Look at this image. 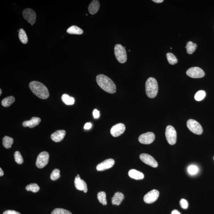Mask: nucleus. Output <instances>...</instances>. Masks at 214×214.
<instances>
[{"instance_id": "obj_1", "label": "nucleus", "mask_w": 214, "mask_h": 214, "mask_svg": "<svg viewBox=\"0 0 214 214\" xmlns=\"http://www.w3.org/2000/svg\"><path fill=\"white\" fill-rule=\"evenodd\" d=\"M96 81L100 87L109 93L113 94L116 92V86L113 81L103 74H100L97 76Z\"/></svg>"}, {"instance_id": "obj_2", "label": "nucleus", "mask_w": 214, "mask_h": 214, "mask_svg": "<svg viewBox=\"0 0 214 214\" xmlns=\"http://www.w3.org/2000/svg\"><path fill=\"white\" fill-rule=\"evenodd\" d=\"M29 87L33 93L42 99H46L49 96L48 89L42 83L37 81H31Z\"/></svg>"}, {"instance_id": "obj_3", "label": "nucleus", "mask_w": 214, "mask_h": 214, "mask_svg": "<svg viewBox=\"0 0 214 214\" xmlns=\"http://www.w3.org/2000/svg\"><path fill=\"white\" fill-rule=\"evenodd\" d=\"M145 92L149 98H155L158 91L157 80L153 77H150L145 83Z\"/></svg>"}, {"instance_id": "obj_4", "label": "nucleus", "mask_w": 214, "mask_h": 214, "mask_svg": "<svg viewBox=\"0 0 214 214\" xmlns=\"http://www.w3.org/2000/svg\"><path fill=\"white\" fill-rule=\"evenodd\" d=\"M115 57L118 61L121 63H124L127 60L126 51L123 46L120 44H117L114 47Z\"/></svg>"}, {"instance_id": "obj_5", "label": "nucleus", "mask_w": 214, "mask_h": 214, "mask_svg": "<svg viewBox=\"0 0 214 214\" xmlns=\"http://www.w3.org/2000/svg\"><path fill=\"white\" fill-rule=\"evenodd\" d=\"M165 136L167 141L170 145H174L177 141V132L172 126L168 125L165 131Z\"/></svg>"}, {"instance_id": "obj_6", "label": "nucleus", "mask_w": 214, "mask_h": 214, "mask_svg": "<svg viewBox=\"0 0 214 214\" xmlns=\"http://www.w3.org/2000/svg\"><path fill=\"white\" fill-rule=\"evenodd\" d=\"M187 126L189 129L195 134L200 135L203 133V128L201 124L195 120L189 119L187 122Z\"/></svg>"}, {"instance_id": "obj_7", "label": "nucleus", "mask_w": 214, "mask_h": 214, "mask_svg": "<svg viewBox=\"0 0 214 214\" xmlns=\"http://www.w3.org/2000/svg\"><path fill=\"white\" fill-rule=\"evenodd\" d=\"M49 154L47 151H42L39 154L36 162L38 168H42L46 166L49 161Z\"/></svg>"}, {"instance_id": "obj_8", "label": "nucleus", "mask_w": 214, "mask_h": 214, "mask_svg": "<svg viewBox=\"0 0 214 214\" xmlns=\"http://www.w3.org/2000/svg\"><path fill=\"white\" fill-rule=\"evenodd\" d=\"M187 75L193 78H200L204 76L205 73L202 69L199 67L189 68L186 72Z\"/></svg>"}, {"instance_id": "obj_9", "label": "nucleus", "mask_w": 214, "mask_h": 214, "mask_svg": "<svg viewBox=\"0 0 214 214\" xmlns=\"http://www.w3.org/2000/svg\"><path fill=\"white\" fill-rule=\"evenodd\" d=\"M23 16L24 19L32 25L36 22V14L34 10L31 8H26L24 10L23 12Z\"/></svg>"}, {"instance_id": "obj_10", "label": "nucleus", "mask_w": 214, "mask_h": 214, "mask_svg": "<svg viewBox=\"0 0 214 214\" xmlns=\"http://www.w3.org/2000/svg\"><path fill=\"white\" fill-rule=\"evenodd\" d=\"M155 139V135L152 132H147L140 136L139 141L141 143L149 145L152 143Z\"/></svg>"}, {"instance_id": "obj_11", "label": "nucleus", "mask_w": 214, "mask_h": 214, "mask_svg": "<svg viewBox=\"0 0 214 214\" xmlns=\"http://www.w3.org/2000/svg\"><path fill=\"white\" fill-rule=\"evenodd\" d=\"M159 193L156 189H153L145 194L144 197V201L145 203L150 204L155 202L159 196Z\"/></svg>"}, {"instance_id": "obj_12", "label": "nucleus", "mask_w": 214, "mask_h": 214, "mask_svg": "<svg viewBox=\"0 0 214 214\" xmlns=\"http://www.w3.org/2000/svg\"><path fill=\"white\" fill-rule=\"evenodd\" d=\"M140 158L144 163L150 165L153 167L156 168L158 166V163L154 157L148 154H142L140 156Z\"/></svg>"}, {"instance_id": "obj_13", "label": "nucleus", "mask_w": 214, "mask_h": 214, "mask_svg": "<svg viewBox=\"0 0 214 214\" xmlns=\"http://www.w3.org/2000/svg\"><path fill=\"white\" fill-rule=\"evenodd\" d=\"M125 129V125L122 123L115 124L111 129V134L113 137H118L124 133Z\"/></svg>"}, {"instance_id": "obj_14", "label": "nucleus", "mask_w": 214, "mask_h": 214, "mask_svg": "<svg viewBox=\"0 0 214 214\" xmlns=\"http://www.w3.org/2000/svg\"><path fill=\"white\" fill-rule=\"evenodd\" d=\"M115 161L112 159H106L104 161L98 164L96 166V169L98 171H103L109 169L113 166Z\"/></svg>"}, {"instance_id": "obj_15", "label": "nucleus", "mask_w": 214, "mask_h": 214, "mask_svg": "<svg viewBox=\"0 0 214 214\" xmlns=\"http://www.w3.org/2000/svg\"><path fill=\"white\" fill-rule=\"evenodd\" d=\"M74 183H75L76 189H77L80 191H83L85 193L87 192V184L84 180L81 179L79 174H77L75 177Z\"/></svg>"}, {"instance_id": "obj_16", "label": "nucleus", "mask_w": 214, "mask_h": 214, "mask_svg": "<svg viewBox=\"0 0 214 214\" xmlns=\"http://www.w3.org/2000/svg\"><path fill=\"white\" fill-rule=\"evenodd\" d=\"M66 134V132L65 130H57L51 134V139L56 142H60L63 140Z\"/></svg>"}, {"instance_id": "obj_17", "label": "nucleus", "mask_w": 214, "mask_h": 214, "mask_svg": "<svg viewBox=\"0 0 214 214\" xmlns=\"http://www.w3.org/2000/svg\"><path fill=\"white\" fill-rule=\"evenodd\" d=\"M41 119L40 118L33 117L30 121H24L22 125L24 127H29L30 128H33L36 127L40 123Z\"/></svg>"}, {"instance_id": "obj_18", "label": "nucleus", "mask_w": 214, "mask_h": 214, "mask_svg": "<svg viewBox=\"0 0 214 214\" xmlns=\"http://www.w3.org/2000/svg\"><path fill=\"white\" fill-rule=\"evenodd\" d=\"M124 199V195L122 193L117 192L115 193L112 199V204L119 206Z\"/></svg>"}, {"instance_id": "obj_19", "label": "nucleus", "mask_w": 214, "mask_h": 214, "mask_svg": "<svg viewBox=\"0 0 214 214\" xmlns=\"http://www.w3.org/2000/svg\"><path fill=\"white\" fill-rule=\"evenodd\" d=\"M100 4L99 1L97 0H94L89 5V11L91 14H95L99 9Z\"/></svg>"}, {"instance_id": "obj_20", "label": "nucleus", "mask_w": 214, "mask_h": 214, "mask_svg": "<svg viewBox=\"0 0 214 214\" xmlns=\"http://www.w3.org/2000/svg\"><path fill=\"white\" fill-rule=\"evenodd\" d=\"M129 175L131 178L135 180H142L144 178V175L142 172L135 169L130 170L129 172Z\"/></svg>"}, {"instance_id": "obj_21", "label": "nucleus", "mask_w": 214, "mask_h": 214, "mask_svg": "<svg viewBox=\"0 0 214 214\" xmlns=\"http://www.w3.org/2000/svg\"><path fill=\"white\" fill-rule=\"evenodd\" d=\"M62 100L63 102L67 105H72L75 103V99L74 97L69 96L66 94H63L62 96Z\"/></svg>"}, {"instance_id": "obj_22", "label": "nucleus", "mask_w": 214, "mask_h": 214, "mask_svg": "<svg viewBox=\"0 0 214 214\" xmlns=\"http://www.w3.org/2000/svg\"><path fill=\"white\" fill-rule=\"evenodd\" d=\"M67 32L69 34L75 35H81L83 33L82 30L76 25H73L70 27L67 30Z\"/></svg>"}, {"instance_id": "obj_23", "label": "nucleus", "mask_w": 214, "mask_h": 214, "mask_svg": "<svg viewBox=\"0 0 214 214\" xmlns=\"http://www.w3.org/2000/svg\"><path fill=\"white\" fill-rule=\"evenodd\" d=\"M14 142L13 138L8 136H5L3 139V144L4 148L9 149L11 148Z\"/></svg>"}, {"instance_id": "obj_24", "label": "nucleus", "mask_w": 214, "mask_h": 214, "mask_svg": "<svg viewBox=\"0 0 214 214\" xmlns=\"http://www.w3.org/2000/svg\"><path fill=\"white\" fill-rule=\"evenodd\" d=\"M15 101V98L13 96L6 97L1 102V104L4 107H8L11 106Z\"/></svg>"}, {"instance_id": "obj_25", "label": "nucleus", "mask_w": 214, "mask_h": 214, "mask_svg": "<svg viewBox=\"0 0 214 214\" xmlns=\"http://www.w3.org/2000/svg\"><path fill=\"white\" fill-rule=\"evenodd\" d=\"M197 45L193 43L192 41H189L187 43L186 46L185 48H186L187 52L188 54H193L196 49Z\"/></svg>"}, {"instance_id": "obj_26", "label": "nucleus", "mask_w": 214, "mask_h": 214, "mask_svg": "<svg viewBox=\"0 0 214 214\" xmlns=\"http://www.w3.org/2000/svg\"><path fill=\"white\" fill-rule=\"evenodd\" d=\"M19 38L20 41L22 43L26 44L28 42V37L26 33L23 29H20L19 30Z\"/></svg>"}, {"instance_id": "obj_27", "label": "nucleus", "mask_w": 214, "mask_h": 214, "mask_svg": "<svg viewBox=\"0 0 214 214\" xmlns=\"http://www.w3.org/2000/svg\"><path fill=\"white\" fill-rule=\"evenodd\" d=\"M97 198L100 203H102L103 205L105 206L107 205V200H106V195L104 192H100L97 195Z\"/></svg>"}, {"instance_id": "obj_28", "label": "nucleus", "mask_w": 214, "mask_h": 214, "mask_svg": "<svg viewBox=\"0 0 214 214\" xmlns=\"http://www.w3.org/2000/svg\"><path fill=\"white\" fill-rule=\"evenodd\" d=\"M25 189L27 191L36 193L40 190V187L37 184L31 183L26 186Z\"/></svg>"}, {"instance_id": "obj_29", "label": "nucleus", "mask_w": 214, "mask_h": 214, "mask_svg": "<svg viewBox=\"0 0 214 214\" xmlns=\"http://www.w3.org/2000/svg\"><path fill=\"white\" fill-rule=\"evenodd\" d=\"M167 59L170 64L174 65L177 63L178 60L177 58L173 54L171 53H168L167 54Z\"/></svg>"}, {"instance_id": "obj_30", "label": "nucleus", "mask_w": 214, "mask_h": 214, "mask_svg": "<svg viewBox=\"0 0 214 214\" xmlns=\"http://www.w3.org/2000/svg\"><path fill=\"white\" fill-rule=\"evenodd\" d=\"M206 96V93L205 91L200 90L197 92L195 94L194 98L196 101H200L204 99Z\"/></svg>"}, {"instance_id": "obj_31", "label": "nucleus", "mask_w": 214, "mask_h": 214, "mask_svg": "<svg viewBox=\"0 0 214 214\" xmlns=\"http://www.w3.org/2000/svg\"><path fill=\"white\" fill-rule=\"evenodd\" d=\"M60 170L56 168L54 169L52 172L51 176H50V178L52 180H56L60 178Z\"/></svg>"}, {"instance_id": "obj_32", "label": "nucleus", "mask_w": 214, "mask_h": 214, "mask_svg": "<svg viewBox=\"0 0 214 214\" xmlns=\"http://www.w3.org/2000/svg\"><path fill=\"white\" fill-rule=\"evenodd\" d=\"M15 162L19 164H22L24 162L23 157L19 151H16L14 154Z\"/></svg>"}, {"instance_id": "obj_33", "label": "nucleus", "mask_w": 214, "mask_h": 214, "mask_svg": "<svg viewBox=\"0 0 214 214\" xmlns=\"http://www.w3.org/2000/svg\"><path fill=\"white\" fill-rule=\"evenodd\" d=\"M51 214H72L69 211L66 209L61 208L54 209L52 212Z\"/></svg>"}, {"instance_id": "obj_34", "label": "nucleus", "mask_w": 214, "mask_h": 214, "mask_svg": "<svg viewBox=\"0 0 214 214\" xmlns=\"http://www.w3.org/2000/svg\"><path fill=\"white\" fill-rule=\"evenodd\" d=\"M188 170L189 174L194 175V174H196L198 173V167L195 165H192L189 167Z\"/></svg>"}, {"instance_id": "obj_35", "label": "nucleus", "mask_w": 214, "mask_h": 214, "mask_svg": "<svg viewBox=\"0 0 214 214\" xmlns=\"http://www.w3.org/2000/svg\"><path fill=\"white\" fill-rule=\"evenodd\" d=\"M180 206L183 209H187L189 206V203L186 200L184 199H182L180 202Z\"/></svg>"}, {"instance_id": "obj_36", "label": "nucleus", "mask_w": 214, "mask_h": 214, "mask_svg": "<svg viewBox=\"0 0 214 214\" xmlns=\"http://www.w3.org/2000/svg\"><path fill=\"white\" fill-rule=\"evenodd\" d=\"M93 115L95 119H98L100 116V112L96 109H95L93 112Z\"/></svg>"}, {"instance_id": "obj_37", "label": "nucleus", "mask_w": 214, "mask_h": 214, "mask_svg": "<svg viewBox=\"0 0 214 214\" xmlns=\"http://www.w3.org/2000/svg\"><path fill=\"white\" fill-rule=\"evenodd\" d=\"M3 214H21L19 212L14 210H7L4 211Z\"/></svg>"}, {"instance_id": "obj_38", "label": "nucleus", "mask_w": 214, "mask_h": 214, "mask_svg": "<svg viewBox=\"0 0 214 214\" xmlns=\"http://www.w3.org/2000/svg\"><path fill=\"white\" fill-rule=\"evenodd\" d=\"M92 127V124L91 123H86L85 124L84 128L86 130H89Z\"/></svg>"}, {"instance_id": "obj_39", "label": "nucleus", "mask_w": 214, "mask_h": 214, "mask_svg": "<svg viewBox=\"0 0 214 214\" xmlns=\"http://www.w3.org/2000/svg\"><path fill=\"white\" fill-rule=\"evenodd\" d=\"M171 214H181L180 212L177 210H174L172 211Z\"/></svg>"}, {"instance_id": "obj_40", "label": "nucleus", "mask_w": 214, "mask_h": 214, "mask_svg": "<svg viewBox=\"0 0 214 214\" xmlns=\"http://www.w3.org/2000/svg\"><path fill=\"white\" fill-rule=\"evenodd\" d=\"M153 2L156 3H160L163 2V0H153Z\"/></svg>"}, {"instance_id": "obj_41", "label": "nucleus", "mask_w": 214, "mask_h": 214, "mask_svg": "<svg viewBox=\"0 0 214 214\" xmlns=\"http://www.w3.org/2000/svg\"><path fill=\"white\" fill-rule=\"evenodd\" d=\"M3 175H4L3 171L2 168H0V176H1V177H2V176H3Z\"/></svg>"}, {"instance_id": "obj_42", "label": "nucleus", "mask_w": 214, "mask_h": 214, "mask_svg": "<svg viewBox=\"0 0 214 214\" xmlns=\"http://www.w3.org/2000/svg\"><path fill=\"white\" fill-rule=\"evenodd\" d=\"M2 90H1V89H0V95H1V94H2Z\"/></svg>"}, {"instance_id": "obj_43", "label": "nucleus", "mask_w": 214, "mask_h": 214, "mask_svg": "<svg viewBox=\"0 0 214 214\" xmlns=\"http://www.w3.org/2000/svg\"></svg>"}]
</instances>
